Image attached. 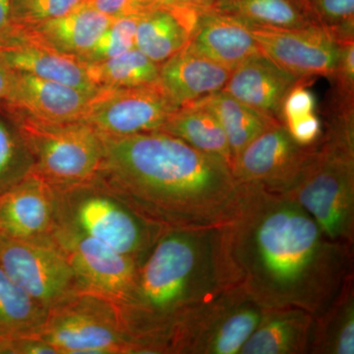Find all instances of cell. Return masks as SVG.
<instances>
[{"instance_id":"obj_1","label":"cell","mask_w":354,"mask_h":354,"mask_svg":"<svg viewBox=\"0 0 354 354\" xmlns=\"http://www.w3.org/2000/svg\"><path fill=\"white\" fill-rule=\"evenodd\" d=\"M239 184L236 212L223 225L235 283L263 309L321 313L353 272V247L330 241L290 198Z\"/></svg>"},{"instance_id":"obj_2","label":"cell","mask_w":354,"mask_h":354,"mask_svg":"<svg viewBox=\"0 0 354 354\" xmlns=\"http://www.w3.org/2000/svg\"><path fill=\"white\" fill-rule=\"evenodd\" d=\"M102 139L92 181L142 218L165 228L223 227L234 218L241 184L221 158L162 131Z\"/></svg>"},{"instance_id":"obj_3","label":"cell","mask_w":354,"mask_h":354,"mask_svg":"<svg viewBox=\"0 0 354 354\" xmlns=\"http://www.w3.org/2000/svg\"><path fill=\"white\" fill-rule=\"evenodd\" d=\"M223 227L169 228L140 264L120 309L136 353H169V337L198 307L235 286Z\"/></svg>"},{"instance_id":"obj_4","label":"cell","mask_w":354,"mask_h":354,"mask_svg":"<svg viewBox=\"0 0 354 354\" xmlns=\"http://www.w3.org/2000/svg\"><path fill=\"white\" fill-rule=\"evenodd\" d=\"M283 196L313 216L330 241L353 247L354 129L327 125Z\"/></svg>"},{"instance_id":"obj_5","label":"cell","mask_w":354,"mask_h":354,"mask_svg":"<svg viewBox=\"0 0 354 354\" xmlns=\"http://www.w3.org/2000/svg\"><path fill=\"white\" fill-rule=\"evenodd\" d=\"M55 189L57 225L97 239L139 264L169 230L142 218L94 181Z\"/></svg>"},{"instance_id":"obj_6","label":"cell","mask_w":354,"mask_h":354,"mask_svg":"<svg viewBox=\"0 0 354 354\" xmlns=\"http://www.w3.org/2000/svg\"><path fill=\"white\" fill-rule=\"evenodd\" d=\"M32 172L55 188L91 183L104 156L102 137L82 121L46 122L16 115Z\"/></svg>"},{"instance_id":"obj_7","label":"cell","mask_w":354,"mask_h":354,"mask_svg":"<svg viewBox=\"0 0 354 354\" xmlns=\"http://www.w3.org/2000/svg\"><path fill=\"white\" fill-rule=\"evenodd\" d=\"M57 354L134 353L120 307L113 302L78 292L48 310L38 334Z\"/></svg>"},{"instance_id":"obj_8","label":"cell","mask_w":354,"mask_h":354,"mask_svg":"<svg viewBox=\"0 0 354 354\" xmlns=\"http://www.w3.org/2000/svg\"><path fill=\"white\" fill-rule=\"evenodd\" d=\"M265 309L235 285L202 304L177 325L167 351L177 354H237Z\"/></svg>"},{"instance_id":"obj_9","label":"cell","mask_w":354,"mask_h":354,"mask_svg":"<svg viewBox=\"0 0 354 354\" xmlns=\"http://www.w3.org/2000/svg\"><path fill=\"white\" fill-rule=\"evenodd\" d=\"M0 267L46 310L79 292L66 254L53 235L32 239H1Z\"/></svg>"},{"instance_id":"obj_10","label":"cell","mask_w":354,"mask_h":354,"mask_svg":"<svg viewBox=\"0 0 354 354\" xmlns=\"http://www.w3.org/2000/svg\"><path fill=\"white\" fill-rule=\"evenodd\" d=\"M53 237L68 258L79 292L108 300L120 309L129 304L140 266L136 260L70 227L57 225Z\"/></svg>"},{"instance_id":"obj_11","label":"cell","mask_w":354,"mask_h":354,"mask_svg":"<svg viewBox=\"0 0 354 354\" xmlns=\"http://www.w3.org/2000/svg\"><path fill=\"white\" fill-rule=\"evenodd\" d=\"M177 109L158 82L102 88L88 102L80 121L101 137L118 138L160 131Z\"/></svg>"},{"instance_id":"obj_12","label":"cell","mask_w":354,"mask_h":354,"mask_svg":"<svg viewBox=\"0 0 354 354\" xmlns=\"http://www.w3.org/2000/svg\"><path fill=\"white\" fill-rule=\"evenodd\" d=\"M315 146L298 145L279 121L258 135L234 158L232 174L239 183L283 194L295 183Z\"/></svg>"},{"instance_id":"obj_13","label":"cell","mask_w":354,"mask_h":354,"mask_svg":"<svg viewBox=\"0 0 354 354\" xmlns=\"http://www.w3.org/2000/svg\"><path fill=\"white\" fill-rule=\"evenodd\" d=\"M250 27L262 53L288 73L305 80L334 75L341 43L328 30L319 26L300 29Z\"/></svg>"},{"instance_id":"obj_14","label":"cell","mask_w":354,"mask_h":354,"mask_svg":"<svg viewBox=\"0 0 354 354\" xmlns=\"http://www.w3.org/2000/svg\"><path fill=\"white\" fill-rule=\"evenodd\" d=\"M55 225V189L34 172L0 193V239L50 236Z\"/></svg>"},{"instance_id":"obj_15","label":"cell","mask_w":354,"mask_h":354,"mask_svg":"<svg viewBox=\"0 0 354 354\" xmlns=\"http://www.w3.org/2000/svg\"><path fill=\"white\" fill-rule=\"evenodd\" d=\"M95 94L10 70V85L6 99L17 111L16 115L46 122L65 123L80 120Z\"/></svg>"},{"instance_id":"obj_16","label":"cell","mask_w":354,"mask_h":354,"mask_svg":"<svg viewBox=\"0 0 354 354\" xmlns=\"http://www.w3.org/2000/svg\"><path fill=\"white\" fill-rule=\"evenodd\" d=\"M0 64L11 71L65 84L91 94L102 88L91 80L80 60L39 46L14 27L6 43L0 44Z\"/></svg>"},{"instance_id":"obj_17","label":"cell","mask_w":354,"mask_h":354,"mask_svg":"<svg viewBox=\"0 0 354 354\" xmlns=\"http://www.w3.org/2000/svg\"><path fill=\"white\" fill-rule=\"evenodd\" d=\"M258 53L232 70L223 91L259 113L281 121L283 100L293 86L304 81Z\"/></svg>"},{"instance_id":"obj_18","label":"cell","mask_w":354,"mask_h":354,"mask_svg":"<svg viewBox=\"0 0 354 354\" xmlns=\"http://www.w3.org/2000/svg\"><path fill=\"white\" fill-rule=\"evenodd\" d=\"M230 69L186 46L160 65L158 83L177 108L223 90Z\"/></svg>"},{"instance_id":"obj_19","label":"cell","mask_w":354,"mask_h":354,"mask_svg":"<svg viewBox=\"0 0 354 354\" xmlns=\"http://www.w3.org/2000/svg\"><path fill=\"white\" fill-rule=\"evenodd\" d=\"M188 46L230 71L262 53L250 24L216 9L200 13Z\"/></svg>"},{"instance_id":"obj_20","label":"cell","mask_w":354,"mask_h":354,"mask_svg":"<svg viewBox=\"0 0 354 354\" xmlns=\"http://www.w3.org/2000/svg\"><path fill=\"white\" fill-rule=\"evenodd\" d=\"M113 20L86 1L55 19L32 27L14 28L39 46L78 58L92 48Z\"/></svg>"},{"instance_id":"obj_21","label":"cell","mask_w":354,"mask_h":354,"mask_svg":"<svg viewBox=\"0 0 354 354\" xmlns=\"http://www.w3.org/2000/svg\"><path fill=\"white\" fill-rule=\"evenodd\" d=\"M201 12L171 6H158L140 16L135 46L162 64L190 43Z\"/></svg>"},{"instance_id":"obj_22","label":"cell","mask_w":354,"mask_h":354,"mask_svg":"<svg viewBox=\"0 0 354 354\" xmlns=\"http://www.w3.org/2000/svg\"><path fill=\"white\" fill-rule=\"evenodd\" d=\"M313 315L298 308L265 309L241 354H307Z\"/></svg>"},{"instance_id":"obj_23","label":"cell","mask_w":354,"mask_h":354,"mask_svg":"<svg viewBox=\"0 0 354 354\" xmlns=\"http://www.w3.org/2000/svg\"><path fill=\"white\" fill-rule=\"evenodd\" d=\"M353 283V272L332 302L313 316L308 353H354Z\"/></svg>"},{"instance_id":"obj_24","label":"cell","mask_w":354,"mask_h":354,"mask_svg":"<svg viewBox=\"0 0 354 354\" xmlns=\"http://www.w3.org/2000/svg\"><path fill=\"white\" fill-rule=\"evenodd\" d=\"M192 104L208 109L216 116L227 136L232 160L258 135L279 121L246 106L223 90Z\"/></svg>"},{"instance_id":"obj_25","label":"cell","mask_w":354,"mask_h":354,"mask_svg":"<svg viewBox=\"0 0 354 354\" xmlns=\"http://www.w3.org/2000/svg\"><path fill=\"white\" fill-rule=\"evenodd\" d=\"M160 131L176 136L203 153L220 158L232 167V155L225 133L208 109L192 104L181 106Z\"/></svg>"},{"instance_id":"obj_26","label":"cell","mask_w":354,"mask_h":354,"mask_svg":"<svg viewBox=\"0 0 354 354\" xmlns=\"http://www.w3.org/2000/svg\"><path fill=\"white\" fill-rule=\"evenodd\" d=\"M213 9L258 27L300 29L318 26L300 0H216Z\"/></svg>"},{"instance_id":"obj_27","label":"cell","mask_w":354,"mask_h":354,"mask_svg":"<svg viewBox=\"0 0 354 354\" xmlns=\"http://www.w3.org/2000/svg\"><path fill=\"white\" fill-rule=\"evenodd\" d=\"M48 313L0 267V341L38 334Z\"/></svg>"},{"instance_id":"obj_28","label":"cell","mask_w":354,"mask_h":354,"mask_svg":"<svg viewBox=\"0 0 354 354\" xmlns=\"http://www.w3.org/2000/svg\"><path fill=\"white\" fill-rule=\"evenodd\" d=\"M88 77L100 88H130L158 82L160 65L137 48L118 57L85 64Z\"/></svg>"},{"instance_id":"obj_29","label":"cell","mask_w":354,"mask_h":354,"mask_svg":"<svg viewBox=\"0 0 354 354\" xmlns=\"http://www.w3.org/2000/svg\"><path fill=\"white\" fill-rule=\"evenodd\" d=\"M32 165L31 155L18 129L0 118V193L31 174Z\"/></svg>"},{"instance_id":"obj_30","label":"cell","mask_w":354,"mask_h":354,"mask_svg":"<svg viewBox=\"0 0 354 354\" xmlns=\"http://www.w3.org/2000/svg\"><path fill=\"white\" fill-rule=\"evenodd\" d=\"M317 25L334 35L339 43L353 41L354 0H300Z\"/></svg>"},{"instance_id":"obj_31","label":"cell","mask_w":354,"mask_h":354,"mask_svg":"<svg viewBox=\"0 0 354 354\" xmlns=\"http://www.w3.org/2000/svg\"><path fill=\"white\" fill-rule=\"evenodd\" d=\"M139 17L116 18L92 48L77 58L84 64L102 62L122 55L135 46Z\"/></svg>"},{"instance_id":"obj_32","label":"cell","mask_w":354,"mask_h":354,"mask_svg":"<svg viewBox=\"0 0 354 354\" xmlns=\"http://www.w3.org/2000/svg\"><path fill=\"white\" fill-rule=\"evenodd\" d=\"M87 0H12L11 24L32 27L55 19L80 6Z\"/></svg>"},{"instance_id":"obj_33","label":"cell","mask_w":354,"mask_h":354,"mask_svg":"<svg viewBox=\"0 0 354 354\" xmlns=\"http://www.w3.org/2000/svg\"><path fill=\"white\" fill-rule=\"evenodd\" d=\"M307 81L309 80L301 81L293 86L286 95L281 106V122L314 113L316 106L315 97L305 85Z\"/></svg>"},{"instance_id":"obj_34","label":"cell","mask_w":354,"mask_h":354,"mask_svg":"<svg viewBox=\"0 0 354 354\" xmlns=\"http://www.w3.org/2000/svg\"><path fill=\"white\" fill-rule=\"evenodd\" d=\"M283 123L291 138L299 146H314L323 135L322 123L315 113L305 114Z\"/></svg>"},{"instance_id":"obj_35","label":"cell","mask_w":354,"mask_h":354,"mask_svg":"<svg viewBox=\"0 0 354 354\" xmlns=\"http://www.w3.org/2000/svg\"><path fill=\"white\" fill-rule=\"evenodd\" d=\"M87 2L100 12L113 19L140 17L158 7L147 3L143 0H87Z\"/></svg>"},{"instance_id":"obj_36","label":"cell","mask_w":354,"mask_h":354,"mask_svg":"<svg viewBox=\"0 0 354 354\" xmlns=\"http://www.w3.org/2000/svg\"><path fill=\"white\" fill-rule=\"evenodd\" d=\"M6 354H57V351L36 335H24L6 342Z\"/></svg>"},{"instance_id":"obj_37","label":"cell","mask_w":354,"mask_h":354,"mask_svg":"<svg viewBox=\"0 0 354 354\" xmlns=\"http://www.w3.org/2000/svg\"><path fill=\"white\" fill-rule=\"evenodd\" d=\"M216 0H165L167 6L191 9V10L204 12L213 9Z\"/></svg>"},{"instance_id":"obj_38","label":"cell","mask_w":354,"mask_h":354,"mask_svg":"<svg viewBox=\"0 0 354 354\" xmlns=\"http://www.w3.org/2000/svg\"><path fill=\"white\" fill-rule=\"evenodd\" d=\"M11 2L12 0H0V39L3 38L6 32H10Z\"/></svg>"},{"instance_id":"obj_39","label":"cell","mask_w":354,"mask_h":354,"mask_svg":"<svg viewBox=\"0 0 354 354\" xmlns=\"http://www.w3.org/2000/svg\"><path fill=\"white\" fill-rule=\"evenodd\" d=\"M10 85V70L0 64V99L6 97Z\"/></svg>"},{"instance_id":"obj_40","label":"cell","mask_w":354,"mask_h":354,"mask_svg":"<svg viewBox=\"0 0 354 354\" xmlns=\"http://www.w3.org/2000/svg\"><path fill=\"white\" fill-rule=\"evenodd\" d=\"M147 3L152 4L153 6H165V0H143Z\"/></svg>"},{"instance_id":"obj_41","label":"cell","mask_w":354,"mask_h":354,"mask_svg":"<svg viewBox=\"0 0 354 354\" xmlns=\"http://www.w3.org/2000/svg\"><path fill=\"white\" fill-rule=\"evenodd\" d=\"M6 351V342L0 341V354H4Z\"/></svg>"},{"instance_id":"obj_42","label":"cell","mask_w":354,"mask_h":354,"mask_svg":"<svg viewBox=\"0 0 354 354\" xmlns=\"http://www.w3.org/2000/svg\"><path fill=\"white\" fill-rule=\"evenodd\" d=\"M0 242H1V239H0Z\"/></svg>"}]
</instances>
